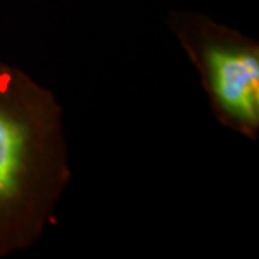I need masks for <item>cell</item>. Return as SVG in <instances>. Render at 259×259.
Segmentation results:
<instances>
[{
    "mask_svg": "<svg viewBox=\"0 0 259 259\" xmlns=\"http://www.w3.org/2000/svg\"><path fill=\"white\" fill-rule=\"evenodd\" d=\"M71 175L58 98L24 69L0 63V259L42 239Z\"/></svg>",
    "mask_w": 259,
    "mask_h": 259,
    "instance_id": "cell-1",
    "label": "cell"
},
{
    "mask_svg": "<svg viewBox=\"0 0 259 259\" xmlns=\"http://www.w3.org/2000/svg\"><path fill=\"white\" fill-rule=\"evenodd\" d=\"M168 29L199 72L212 115L251 142L259 137V42L192 10H172Z\"/></svg>",
    "mask_w": 259,
    "mask_h": 259,
    "instance_id": "cell-2",
    "label": "cell"
}]
</instances>
